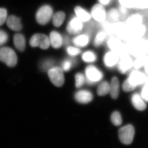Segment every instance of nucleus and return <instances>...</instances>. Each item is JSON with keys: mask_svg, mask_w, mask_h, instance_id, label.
Here are the masks:
<instances>
[{"mask_svg": "<svg viewBox=\"0 0 148 148\" xmlns=\"http://www.w3.org/2000/svg\"><path fill=\"white\" fill-rule=\"evenodd\" d=\"M65 18L64 12L62 11L58 12L53 16L52 20L53 25L55 27H60L64 22Z\"/></svg>", "mask_w": 148, "mask_h": 148, "instance_id": "26", "label": "nucleus"}, {"mask_svg": "<svg viewBox=\"0 0 148 148\" xmlns=\"http://www.w3.org/2000/svg\"><path fill=\"white\" fill-rule=\"evenodd\" d=\"M135 129L132 125L128 124L121 127L119 130L120 140L124 145H128L133 141Z\"/></svg>", "mask_w": 148, "mask_h": 148, "instance_id": "6", "label": "nucleus"}, {"mask_svg": "<svg viewBox=\"0 0 148 148\" xmlns=\"http://www.w3.org/2000/svg\"><path fill=\"white\" fill-rule=\"evenodd\" d=\"M107 18L108 21L112 23L120 21L121 19L118 8H111L107 13Z\"/></svg>", "mask_w": 148, "mask_h": 148, "instance_id": "23", "label": "nucleus"}, {"mask_svg": "<svg viewBox=\"0 0 148 148\" xmlns=\"http://www.w3.org/2000/svg\"><path fill=\"white\" fill-rule=\"evenodd\" d=\"M119 56L116 52L110 51L105 54L104 57V62L106 67L112 68L119 63Z\"/></svg>", "mask_w": 148, "mask_h": 148, "instance_id": "16", "label": "nucleus"}, {"mask_svg": "<svg viewBox=\"0 0 148 148\" xmlns=\"http://www.w3.org/2000/svg\"><path fill=\"white\" fill-rule=\"evenodd\" d=\"M29 43L32 47H39L42 49H47L50 45L49 38L42 34H36L33 35Z\"/></svg>", "mask_w": 148, "mask_h": 148, "instance_id": "7", "label": "nucleus"}, {"mask_svg": "<svg viewBox=\"0 0 148 148\" xmlns=\"http://www.w3.org/2000/svg\"><path fill=\"white\" fill-rule=\"evenodd\" d=\"M107 35L104 31L98 32L94 40V45L96 47L100 46L104 42Z\"/></svg>", "mask_w": 148, "mask_h": 148, "instance_id": "31", "label": "nucleus"}, {"mask_svg": "<svg viewBox=\"0 0 148 148\" xmlns=\"http://www.w3.org/2000/svg\"><path fill=\"white\" fill-rule=\"evenodd\" d=\"M118 8L119 11L121 19L122 18L125 19L126 17L129 15V14L130 13V11H131L130 10L127 8L125 7L120 5H119Z\"/></svg>", "mask_w": 148, "mask_h": 148, "instance_id": "36", "label": "nucleus"}, {"mask_svg": "<svg viewBox=\"0 0 148 148\" xmlns=\"http://www.w3.org/2000/svg\"><path fill=\"white\" fill-rule=\"evenodd\" d=\"M120 58V59L119 61V70L122 73H125L133 66V61L129 53L123 56Z\"/></svg>", "mask_w": 148, "mask_h": 148, "instance_id": "13", "label": "nucleus"}, {"mask_svg": "<svg viewBox=\"0 0 148 148\" xmlns=\"http://www.w3.org/2000/svg\"><path fill=\"white\" fill-rule=\"evenodd\" d=\"M82 60L86 63H92L97 59V57L95 53L91 51H86L82 56Z\"/></svg>", "mask_w": 148, "mask_h": 148, "instance_id": "29", "label": "nucleus"}, {"mask_svg": "<svg viewBox=\"0 0 148 148\" xmlns=\"http://www.w3.org/2000/svg\"><path fill=\"white\" fill-rule=\"evenodd\" d=\"M110 85L108 82L105 81L101 83L97 88V93L100 96L107 95L110 92Z\"/></svg>", "mask_w": 148, "mask_h": 148, "instance_id": "27", "label": "nucleus"}, {"mask_svg": "<svg viewBox=\"0 0 148 148\" xmlns=\"http://www.w3.org/2000/svg\"><path fill=\"white\" fill-rule=\"evenodd\" d=\"M111 120L112 123L116 126H119L122 123V119L121 115L119 112H114L111 116Z\"/></svg>", "mask_w": 148, "mask_h": 148, "instance_id": "34", "label": "nucleus"}, {"mask_svg": "<svg viewBox=\"0 0 148 148\" xmlns=\"http://www.w3.org/2000/svg\"><path fill=\"white\" fill-rule=\"evenodd\" d=\"M89 41V38L86 34H82L77 36L73 39V42L76 46L83 47L86 46Z\"/></svg>", "mask_w": 148, "mask_h": 148, "instance_id": "24", "label": "nucleus"}, {"mask_svg": "<svg viewBox=\"0 0 148 148\" xmlns=\"http://www.w3.org/2000/svg\"><path fill=\"white\" fill-rule=\"evenodd\" d=\"M7 11L5 8H0V26H2L7 19Z\"/></svg>", "mask_w": 148, "mask_h": 148, "instance_id": "38", "label": "nucleus"}, {"mask_svg": "<svg viewBox=\"0 0 148 148\" xmlns=\"http://www.w3.org/2000/svg\"><path fill=\"white\" fill-rule=\"evenodd\" d=\"M110 85L111 96L113 99H116L118 97L119 92V82L116 77H114L111 80Z\"/></svg>", "mask_w": 148, "mask_h": 148, "instance_id": "22", "label": "nucleus"}, {"mask_svg": "<svg viewBox=\"0 0 148 148\" xmlns=\"http://www.w3.org/2000/svg\"><path fill=\"white\" fill-rule=\"evenodd\" d=\"M53 13V10L50 6H42L37 12L36 19L37 22L41 25H45L50 21Z\"/></svg>", "mask_w": 148, "mask_h": 148, "instance_id": "5", "label": "nucleus"}, {"mask_svg": "<svg viewBox=\"0 0 148 148\" xmlns=\"http://www.w3.org/2000/svg\"><path fill=\"white\" fill-rule=\"evenodd\" d=\"M82 22L77 17H74L69 21L67 25V32L71 34H79L82 31L83 27Z\"/></svg>", "mask_w": 148, "mask_h": 148, "instance_id": "14", "label": "nucleus"}, {"mask_svg": "<svg viewBox=\"0 0 148 148\" xmlns=\"http://www.w3.org/2000/svg\"><path fill=\"white\" fill-rule=\"evenodd\" d=\"M50 44L54 48H59L63 44V38L58 32L53 31L50 33L49 36Z\"/></svg>", "mask_w": 148, "mask_h": 148, "instance_id": "20", "label": "nucleus"}, {"mask_svg": "<svg viewBox=\"0 0 148 148\" xmlns=\"http://www.w3.org/2000/svg\"><path fill=\"white\" fill-rule=\"evenodd\" d=\"M91 13L92 17L98 22L102 23L106 20L107 13L102 5L97 4L93 6Z\"/></svg>", "mask_w": 148, "mask_h": 148, "instance_id": "12", "label": "nucleus"}, {"mask_svg": "<svg viewBox=\"0 0 148 148\" xmlns=\"http://www.w3.org/2000/svg\"><path fill=\"white\" fill-rule=\"evenodd\" d=\"M114 36L119 38L124 42L130 39L129 30L124 21L114 23Z\"/></svg>", "mask_w": 148, "mask_h": 148, "instance_id": "9", "label": "nucleus"}, {"mask_svg": "<svg viewBox=\"0 0 148 148\" xmlns=\"http://www.w3.org/2000/svg\"><path fill=\"white\" fill-rule=\"evenodd\" d=\"M135 86L132 85L128 82V80L126 79L123 84V89L125 92H130L135 89Z\"/></svg>", "mask_w": 148, "mask_h": 148, "instance_id": "39", "label": "nucleus"}, {"mask_svg": "<svg viewBox=\"0 0 148 148\" xmlns=\"http://www.w3.org/2000/svg\"><path fill=\"white\" fill-rule=\"evenodd\" d=\"M75 79L76 87L77 88L81 87L83 86L85 82L84 75L81 73H78L75 76Z\"/></svg>", "mask_w": 148, "mask_h": 148, "instance_id": "35", "label": "nucleus"}, {"mask_svg": "<svg viewBox=\"0 0 148 148\" xmlns=\"http://www.w3.org/2000/svg\"><path fill=\"white\" fill-rule=\"evenodd\" d=\"M66 51L69 55L72 56H75L81 53L79 49L74 47H69L67 48Z\"/></svg>", "mask_w": 148, "mask_h": 148, "instance_id": "40", "label": "nucleus"}, {"mask_svg": "<svg viewBox=\"0 0 148 148\" xmlns=\"http://www.w3.org/2000/svg\"><path fill=\"white\" fill-rule=\"evenodd\" d=\"M146 71L148 73V61L146 64Z\"/></svg>", "mask_w": 148, "mask_h": 148, "instance_id": "45", "label": "nucleus"}, {"mask_svg": "<svg viewBox=\"0 0 148 148\" xmlns=\"http://www.w3.org/2000/svg\"><path fill=\"white\" fill-rule=\"evenodd\" d=\"M102 23L104 32L107 36H110V37L114 36V23L106 20Z\"/></svg>", "mask_w": 148, "mask_h": 148, "instance_id": "28", "label": "nucleus"}, {"mask_svg": "<svg viewBox=\"0 0 148 148\" xmlns=\"http://www.w3.org/2000/svg\"><path fill=\"white\" fill-rule=\"evenodd\" d=\"M73 63L71 61L69 60H65L62 64V69L65 71H68L71 69Z\"/></svg>", "mask_w": 148, "mask_h": 148, "instance_id": "43", "label": "nucleus"}, {"mask_svg": "<svg viewBox=\"0 0 148 148\" xmlns=\"http://www.w3.org/2000/svg\"><path fill=\"white\" fill-rule=\"evenodd\" d=\"M85 74L87 82L89 84H93L99 82L101 80L103 76L102 72L93 66H89L86 67Z\"/></svg>", "mask_w": 148, "mask_h": 148, "instance_id": "10", "label": "nucleus"}, {"mask_svg": "<svg viewBox=\"0 0 148 148\" xmlns=\"http://www.w3.org/2000/svg\"><path fill=\"white\" fill-rule=\"evenodd\" d=\"M107 45L110 51L116 52L120 57L128 53L125 47V42L115 36L110 37Z\"/></svg>", "mask_w": 148, "mask_h": 148, "instance_id": "3", "label": "nucleus"}, {"mask_svg": "<svg viewBox=\"0 0 148 148\" xmlns=\"http://www.w3.org/2000/svg\"><path fill=\"white\" fill-rule=\"evenodd\" d=\"M53 64V62L51 60H45L40 64V68L44 71H48L51 68H52Z\"/></svg>", "mask_w": 148, "mask_h": 148, "instance_id": "37", "label": "nucleus"}, {"mask_svg": "<svg viewBox=\"0 0 148 148\" xmlns=\"http://www.w3.org/2000/svg\"><path fill=\"white\" fill-rule=\"evenodd\" d=\"M13 42L14 46L19 51H24L26 47V40L24 35L21 34H16L14 36Z\"/></svg>", "mask_w": 148, "mask_h": 148, "instance_id": "19", "label": "nucleus"}, {"mask_svg": "<svg viewBox=\"0 0 148 148\" xmlns=\"http://www.w3.org/2000/svg\"><path fill=\"white\" fill-rule=\"evenodd\" d=\"M112 0H98L101 5H108L111 3Z\"/></svg>", "mask_w": 148, "mask_h": 148, "instance_id": "44", "label": "nucleus"}, {"mask_svg": "<svg viewBox=\"0 0 148 148\" xmlns=\"http://www.w3.org/2000/svg\"><path fill=\"white\" fill-rule=\"evenodd\" d=\"M48 75L51 81L55 86L61 87L64 84L65 78L63 70L61 68L52 67L48 71Z\"/></svg>", "mask_w": 148, "mask_h": 148, "instance_id": "8", "label": "nucleus"}, {"mask_svg": "<svg viewBox=\"0 0 148 148\" xmlns=\"http://www.w3.org/2000/svg\"><path fill=\"white\" fill-rule=\"evenodd\" d=\"M75 13L79 20L82 22H87L90 18V15L86 10L80 6H77L75 9Z\"/></svg>", "mask_w": 148, "mask_h": 148, "instance_id": "25", "label": "nucleus"}, {"mask_svg": "<svg viewBox=\"0 0 148 148\" xmlns=\"http://www.w3.org/2000/svg\"><path fill=\"white\" fill-rule=\"evenodd\" d=\"M6 22L8 27L12 31L19 32L22 29L20 18L14 15H10L8 17Z\"/></svg>", "mask_w": 148, "mask_h": 148, "instance_id": "17", "label": "nucleus"}, {"mask_svg": "<svg viewBox=\"0 0 148 148\" xmlns=\"http://www.w3.org/2000/svg\"><path fill=\"white\" fill-rule=\"evenodd\" d=\"M128 82L132 85L136 86L142 84L146 79L145 75L139 71H133L130 74L129 77L127 79Z\"/></svg>", "mask_w": 148, "mask_h": 148, "instance_id": "15", "label": "nucleus"}, {"mask_svg": "<svg viewBox=\"0 0 148 148\" xmlns=\"http://www.w3.org/2000/svg\"><path fill=\"white\" fill-rule=\"evenodd\" d=\"M75 96L76 101L82 104L89 103L92 99V93L88 90H79L75 93Z\"/></svg>", "mask_w": 148, "mask_h": 148, "instance_id": "18", "label": "nucleus"}, {"mask_svg": "<svg viewBox=\"0 0 148 148\" xmlns=\"http://www.w3.org/2000/svg\"><path fill=\"white\" fill-rule=\"evenodd\" d=\"M147 38L148 39V34H147Z\"/></svg>", "mask_w": 148, "mask_h": 148, "instance_id": "46", "label": "nucleus"}, {"mask_svg": "<svg viewBox=\"0 0 148 148\" xmlns=\"http://www.w3.org/2000/svg\"><path fill=\"white\" fill-rule=\"evenodd\" d=\"M8 36L7 33L0 30V46H1L8 41Z\"/></svg>", "mask_w": 148, "mask_h": 148, "instance_id": "41", "label": "nucleus"}, {"mask_svg": "<svg viewBox=\"0 0 148 148\" xmlns=\"http://www.w3.org/2000/svg\"><path fill=\"white\" fill-rule=\"evenodd\" d=\"M147 39L145 38H130L125 42V45L128 53L136 56L144 55L147 51Z\"/></svg>", "mask_w": 148, "mask_h": 148, "instance_id": "1", "label": "nucleus"}, {"mask_svg": "<svg viewBox=\"0 0 148 148\" xmlns=\"http://www.w3.org/2000/svg\"><path fill=\"white\" fill-rule=\"evenodd\" d=\"M135 10H148V0H135Z\"/></svg>", "mask_w": 148, "mask_h": 148, "instance_id": "30", "label": "nucleus"}, {"mask_svg": "<svg viewBox=\"0 0 148 148\" xmlns=\"http://www.w3.org/2000/svg\"><path fill=\"white\" fill-rule=\"evenodd\" d=\"M130 38H146L148 32V25L145 23L129 30Z\"/></svg>", "mask_w": 148, "mask_h": 148, "instance_id": "11", "label": "nucleus"}, {"mask_svg": "<svg viewBox=\"0 0 148 148\" xmlns=\"http://www.w3.org/2000/svg\"><path fill=\"white\" fill-rule=\"evenodd\" d=\"M146 16L144 12L138 10H133L124 19V21L128 30L145 23Z\"/></svg>", "mask_w": 148, "mask_h": 148, "instance_id": "2", "label": "nucleus"}, {"mask_svg": "<svg viewBox=\"0 0 148 148\" xmlns=\"http://www.w3.org/2000/svg\"><path fill=\"white\" fill-rule=\"evenodd\" d=\"M119 5L127 8L131 10H135V0H118Z\"/></svg>", "mask_w": 148, "mask_h": 148, "instance_id": "33", "label": "nucleus"}, {"mask_svg": "<svg viewBox=\"0 0 148 148\" xmlns=\"http://www.w3.org/2000/svg\"><path fill=\"white\" fill-rule=\"evenodd\" d=\"M142 98L144 100L148 102V83L146 84L144 87L141 92Z\"/></svg>", "mask_w": 148, "mask_h": 148, "instance_id": "42", "label": "nucleus"}, {"mask_svg": "<svg viewBox=\"0 0 148 148\" xmlns=\"http://www.w3.org/2000/svg\"><path fill=\"white\" fill-rule=\"evenodd\" d=\"M148 61L147 56L145 55L140 56H138V58L133 62V66L136 69H139L145 65Z\"/></svg>", "mask_w": 148, "mask_h": 148, "instance_id": "32", "label": "nucleus"}, {"mask_svg": "<svg viewBox=\"0 0 148 148\" xmlns=\"http://www.w3.org/2000/svg\"><path fill=\"white\" fill-rule=\"evenodd\" d=\"M0 61L10 67H13L17 64L16 53L11 48L3 47L0 49Z\"/></svg>", "mask_w": 148, "mask_h": 148, "instance_id": "4", "label": "nucleus"}, {"mask_svg": "<svg viewBox=\"0 0 148 148\" xmlns=\"http://www.w3.org/2000/svg\"><path fill=\"white\" fill-rule=\"evenodd\" d=\"M131 101L133 106L138 110L143 111L145 110L147 107L146 103L138 93H134L132 95Z\"/></svg>", "mask_w": 148, "mask_h": 148, "instance_id": "21", "label": "nucleus"}]
</instances>
